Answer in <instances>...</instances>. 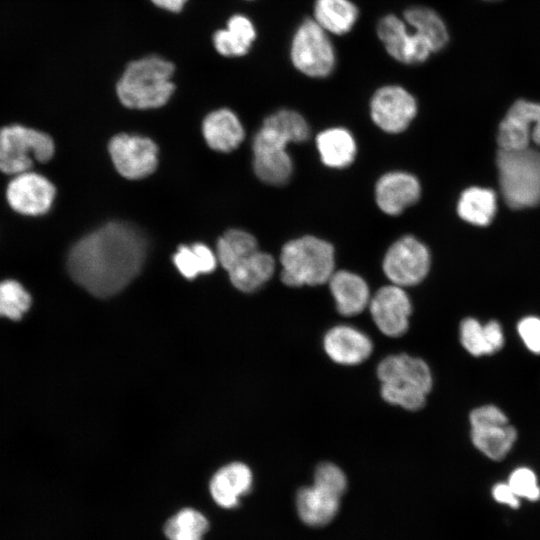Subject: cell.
<instances>
[{
    "instance_id": "6da1fadb",
    "label": "cell",
    "mask_w": 540,
    "mask_h": 540,
    "mask_svg": "<svg viewBox=\"0 0 540 540\" xmlns=\"http://www.w3.org/2000/svg\"><path fill=\"white\" fill-rule=\"evenodd\" d=\"M147 253L142 233L130 224L110 222L81 238L70 250L72 279L94 296L123 290L140 272Z\"/></svg>"
},
{
    "instance_id": "7a4b0ae2",
    "label": "cell",
    "mask_w": 540,
    "mask_h": 540,
    "mask_svg": "<svg viewBox=\"0 0 540 540\" xmlns=\"http://www.w3.org/2000/svg\"><path fill=\"white\" fill-rule=\"evenodd\" d=\"M173 73V63L159 56L132 61L117 83L119 100L130 109L161 107L174 92Z\"/></svg>"
},
{
    "instance_id": "3957f363",
    "label": "cell",
    "mask_w": 540,
    "mask_h": 540,
    "mask_svg": "<svg viewBox=\"0 0 540 540\" xmlns=\"http://www.w3.org/2000/svg\"><path fill=\"white\" fill-rule=\"evenodd\" d=\"M377 376L381 382L382 398L410 411L425 405L433 385L427 363L405 354L384 358L378 365Z\"/></svg>"
},
{
    "instance_id": "277c9868",
    "label": "cell",
    "mask_w": 540,
    "mask_h": 540,
    "mask_svg": "<svg viewBox=\"0 0 540 540\" xmlns=\"http://www.w3.org/2000/svg\"><path fill=\"white\" fill-rule=\"evenodd\" d=\"M280 263L281 280L285 285H321L334 273V248L315 236H303L283 246Z\"/></svg>"
},
{
    "instance_id": "5b68a950",
    "label": "cell",
    "mask_w": 540,
    "mask_h": 540,
    "mask_svg": "<svg viewBox=\"0 0 540 540\" xmlns=\"http://www.w3.org/2000/svg\"><path fill=\"white\" fill-rule=\"evenodd\" d=\"M499 186L506 204L524 209L540 204V152L531 147L499 149L496 157Z\"/></svg>"
},
{
    "instance_id": "8992f818",
    "label": "cell",
    "mask_w": 540,
    "mask_h": 540,
    "mask_svg": "<svg viewBox=\"0 0 540 540\" xmlns=\"http://www.w3.org/2000/svg\"><path fill=\"white\" fill-rule=\"evenodd\" d=\"M53 154L54 142L44 132L19 124L0 128V171L3 173L26 172L34 160L44 163Z\"/></svg>"
},
{
    "instance_id": "52a82bcc",
    "label": "cell",
    "mask_w": 540,
    "mask_h": 540,
    "mask_svg": "<svg viewBox=\"0 0 540 540\" xmlns=\"http://www.w3.org/2000/svg\"><path fill=\"white\" fill-rule=\"evenodd\" d=\"M328 34L313 18L299 24L291 40L290 59L300 73L325 78L333 72L336 53Z\"/></svg>"
},
{
    "instance_id": "ba28073f",
    "label": "cell",
    "mask_w": 540,
    "mask_h": 540,
    "mask_svg": "<svg viewBox=\"0 0 540 540\" xmlns=\"http://www.w3.org/2000/svg\"><path fill=\"white\" fill-rule=\"evenodd\" d=\"M382 267L392 284L400 287L413 286L428 274L430 254L421 241L413 236H404L389 247Z\"/></svg>"
},
{
    "instance_id": "9c48e42d",
    "label": "cell",
    "mask_w": 540,
    "mask_h": 540,
    "mask_svg": "<svg viewBox=\"0 0 540 540\" xmlns=\"http://www.w3.org/2000/svg\"><path fill=\"white\" fill-rule=\"evenodd\" d=\"M288 142L262 124L253 139V168L257 177L271 185H283L291 177L293 164L286 147Z\"/></svg>"
},
{
    "instance_id": "30bf717a",
    "label": "cell",
    "mask_w": 540,
    "mask_h": 540,
    "mask_svg": "<svg viewBox=\"0 0 540 540\" xmlns=\"http://www.w3.org/2000/svg\"><path fill=\"white\" fill-rule=\"evenodd\" d=\"M376 33L386 52L394 60L408 65L426 62L434 53L429 43L394 14L383 16Z\"/></svg>"
},
{
    "instance_id": "8fae6325",
    "label": "cell",
    "mask_w": 540,
    "mask_h": 540,
    "mask_svg": "<svg viewBox=\"0 0 540 540\" xmlns=\"http://www.w3.org/2000/svg\"><path fill=\"white\" fill-rule=\"evenodd\" d=\"M108 148L116 170L127 179H142L157 167L158 148L147 137L118 134L110 140Z\"/></svg>"
},
{
    "instance_id": "7c38bea8",
    "label": "cell",
    "mask_w": 540,
    "mask_h": 540,
    "mask_svg": "<svg viewBox=\"0 0 540 540\" xmlns=\"http://www.w3.org/2000/svg\"><path fill=\"white\" fill-rule=\"evenodd\" d=\"M416 113V99L405 88L398 85L378 88L370 101V115L373 122L388 133L404 131Z\"/></svg>"
},
{
    "instance_id": "4fadbf2b",
    "label": "cell",
    "mask_w": 540,
    "mask_h": 540,
    "mask_svg": "<svg viewBox=\"0 0 540 540\" xmlns=\"http://www.w3.org/2000/svg\"><path fill=\"white\" fill-rule=\"evenodd\" d=\"M540 144V103L515 101L500 122L497 143L501 150H519Z\"/></svg>"
},
{
    "instance_id": "5bb4252c",
    "label": "cell",
    "mask_w": 540,
    "mask_h": 540,
    "mask_svg": "<svg viewBox=\"0 0 540 540\" xmlns=\"http://www.w3.org/2000/svg\"><path fill=\"white\" fill-rule=\"evenodd\" d=\"M369 309L377 328L386 336L399 337L409 326L411 301L403 287H381L370 299Z\"/></svg>"
},
{
    "instance_id": "9a60e30c",
    "label": "cell",
    "mask_w": 540,
    "mask_h": 540,
    "mask_svg": "<svg viewBox=\"0 0 540 540\" xmlns=\"http://www.w3.org/2000/svg\"><path fill=\"white\" fill-rule=\"evenodd\" d=\"M55 194L54 185L46 177L29 171L17 174L6 190V198L11 208L31 216L48 212Z\"/></svg>"
},
{
    "instance_id": "2e32d148",
    "label": "cell",
    "mask_w": 540,
    "mask_h": 540,
    "mask_svg": "<svg viewBox=\"0 0 540 540\" xmlns=\"http://www.w3.org/2000/svg\"><path fill=\"white\" fill-rule=\"evenodd\" d=\"M420 195L421 186L418 179L402 171L384 174L375 186L376 203L388 215H399L416 203Z\"/></svg>"
},
{
    "instance_id": "e0dca14e",
    "label": "cell",
    "mask_w": 540,
    "mask_h": 540,
    "mask_svg": "<svg viewBox=\"0 0 540 540\" xmlns=\"http://www.w3.org/2000/svg\"><path fill=\"white\" fill-rule=\"evenodd\" d=\"M324 349L331 360L342 365H356L365 361L372 353L370 338L360 330L338 325L324 336Z\"/></svg>"
},
{
    "instance_id": "ac0fdd59",
    "label": "cell",
    "mask_w": 540,
    "mask_h": 540,
    "mask_svg": "<svg viewBox=\"0 0 540 540\" xmlns=\"http://www.w3.org/2000/svg\"><path fill=\"white\" fill-rule=\"evenodd\" d=\"M252 482L250 468L243 463L235 462L222 467L214 474L209 490L218 506L231 509L236 507L240 498L250 491Z\"/></svg>"
},
{
    "instance_id": "d6986e66",
    "label": "cell",
    "mask_w": 540,
    "mask_h": 540,
    "mask_svg": "<svg viewBox=\"0 0 540 540\" xmlns=\"http://www.w3.org/2000/svg\"><path fill=\"white\" fill-rule=\"evenodd\" d=\"M328 282L337 311L340 314L354 316L361 313L369 305V287L359 275L341 270L334 272Z\"/></svg>"
},
{
    "instance_id": "ffe728a7",
    "label": "cell",
    "mask_w": 540,
    "mask_h": 540,
    "mask_svg": "<svg viewBox=\"0 0 540 540\" xmlns=\"http://www.w3.org/2000/svg\"><path fill=\"white\" fill-rule=\"evenodd\" d=\"M296 510L300 520L311 527L330 523L339 511L340 497L315 485L302 487L296 494Z\"/></svg>"
},
{
    "instance_id": "44dd1931",
    "label": "cell",
    "mask_w": 540,
    "mask_h": 540,
    "mask_svg": "<svg viewBox=\"0 0 540 540\" xmlns=\"http://www.w3.org/2000/svg\"><path fill=\"white\" fill-rule=\"evenodd\" d=\"M202 131L210 148L226 153L235 150L245 135L238 117L226 108L209 113L203 121Z\"/></svg>"
},
{
    "instance_id": "7402d4cb",
    "label": "cell",
    "mask_w": 540,
    "mask_h": 540,
    "mask_svg": "<svg viewBox=\"0 0 540 540\" xmlns=\"http://www.w3.org/2000/svg\"><path fill=\"white\" fill-rule=\"evenodd\" d=\"M274 270V258L268 253L256 250L236 262L227 272L234 287L250 293L268 282Z\"/></svg>"
},
{
    "instance_id": "603a6c76",
    "label": "cell",
    "mask_w": 540,
    "mask_h": 540,
    "mask_svg": "<svg viewBox=\"0 0 540 540\" xmlns=\"http://www.w3.org/2000/svg\"><path fill=\"white\" fill-rule=\"evenodd\" d=\"M359 17L351 0H315L313 19L327 33L341 36L349 33Z\"/></svg>"
},
{
    "instance_id": "cb8c5ba5",
    "label": "cell",
    "mask_w": 540,
    "mask_h": 540,
    "mask_svg": "<svg viewBox=\"0 0 540 540\" xmlns=\"http://www.w3.org/2000/svg\"><path fill=\"white\" fill-rule=\"evenodd\" d=\"M316 145L321 161L331 168H345L356 156V142L344 128H329L318 134Z\"/></svg>"
},
{
    "instance_id": "d4e9b609",
    "label": "cell",
    "mask_w": 540,
    "mask_h": 540,
    "mask_svg": "<svg viewBox=\"0 0 540 540\" xmlns=\"http://www.w3.org/2000/svg\"><path fill=\"white\" fill-rule=\"evenodd\" d=\"M407 25L423 37L434 53L443 50L449 42V31L443 18L432 8L415 5L403 13Z\"/></svg>"
},
{
    "instance_id": "484cf974",
    "label": "cell",
    "mask_w": 540,
    "mask_h": 540,
    "mask_svg": "<svg viewBox=\"0 0 540 540\" xmlns=\"http://www.w3.org/2000/svg\"><path fill=\"white\" fill-rule=\"evenodd\" d=\"M256 38L252 21L244 15H233L226 29L215 32L213 42L216 50L223 56H243L250 50Z\"/></svg>"
},
{
    "instance_id": "4316f807",
    "label": "cell",
    "mask_w": 540,
    "mask_h": 540,
    "mask_svg": "<svg viewBox=\"0 0 540 540\" xmlns=\"http://www.w3.org/2000/svg\"><path fill=\"white\" fill-rule=\"evenodd\" d=\"M497 209V197L493 190L484 187H469L462 192L457 203V212L461 219L476 225L486 226L491 223Z\"/></svg>"
},
{
    "instance_id": "83f0119b",
    "label": "cell",
    "mask_w": 540,
    "mask_h": 540,
    "mask_svg": "<svg viewBox=\"0 0 540 540\" xmlns=\"http://www.w3.org/2000/svg\"><path fill=\"white\" fill-rule=\"evenodd\" d=\"M517 439L516 429L506 424H494L471 428L474 446L492 460H502Z\"/></svg>"
},
{
    "instance_id": "f1b7e54d",
    "label": "cell",
    "mask_w": 540,
    "mask_h": 540,
    "mask_svg": "<svg viewBox=\"0 0 540 540\" xmlns=\"http://www.w3.org/2000/svg\"><path fill=\"white\" fill-rule=\"evenodd\" d=\"M173 262L178 271L187 279L210 273L217 265L215 254L202 243L181 245L173 255Z\"/></svg>"
},
{
    "instance_id": "f546056e",
    "label": "cell",
    "mask_w": 540,
    "mask_h": 540,
    "mask_svg": "<svg viewBox=\"0 0 540 540\" xmlns=\"http://www.w3.org/2000/svg\"><path fill=\"white\" fill-rule=\"evenodd\" d=\"M209 521L200 511L184 508L172 515L164 525L168 540H203Z\"/></svg>"
},
{
    "instance_id": "4dcf8cb0",
    "label": "cell",
    "mask_w": 540,
    "mask_h": 540,
    "mask_svg": "<svg viewBox=\"0 0 540 540\" xmlns=\"http://www.w3.org/2000/svg\"><path fill=\"white\" fill-rule=\"evenodd\" d=\"M216 249L220 264L228 271L240 259L258 250V245L250 233L231 229L218 239Z\"/></svg>"
},
{
    "instance_id": "1f68e13d",
    "label": "cell",
    "mask_w": 540,
    "mask_h": 540,
    "mask_svg": "<svg viewBox=\"0 0 540 540\" xmlns=\"http://www.w3.org/2000/svg\"><path fill=\"white\" fill-rule=\"evenodd\" d=\"M288 143H300L308 139L310 130L301 114L289 109H281L269 115L263 122Z\"/></svg>"
},
{
    "instance_id": "d6a6232c",
    "label": "cell",
    "mask_w": 540,
    "mask_h": 540,
    "mask_svg": "<svg viewBox=\"0 0 540 540\" xmlns=\"http://www.w3.org/2000/svg\"><path fill=\"white\" fill-rule=\"evenodd\" d=\"M31 305V296L15 280L0 282V316L20 319Z\"/></svg>"
},
{
    "instance_id": "836d02e7",
    "label": "cell",
    "mask_w": 540,
    "mask_h": 540,
    "mask_svg": "<svg viewBox=\"0 0 540 540\" xmlns=\"http://www.w3.org/2000/svg\"><path fill=\"white\" fill-rule=\"evenodd\" d=\"M313 485L340 497L347 489V478L344 472L335 464L324 462L317 466Z\"/></svg>"
},
{
    "instance_id": "e575fe53",
    "label": "cell",
    "mask_w": 540,
    "mask_h": 540,
    "mask_svg": "<svg viewBox=\"0 0 540 540\" xmlns=\"http://www.w3.org/2000/svg\"><path fill=\"white\" fill-rule=\"evenodd\" d=\"M460 341L471 355L479 357L488 355L484 325L477 319L466 318L460 324Z\"/></svg>"
},
{
    "instance_id": "d590c367",
    "label": "cell",
    "mask_w": 540,
    "mask_h": 540,
    "mask_svg": "<svg viewBox=\"0 0 540 540\" xmlns=\"http://www.w3.org/2000/svg\"><path fill=\"white\" fill-rule=\"evenodd\" d=\"M508 484L519 498H526L530 501H536L540 498V487L536 475L527 467L515 469L509 477Z\"/></svg>"
},
{
    "instance_id": "8d00e7d4",
    "label": "cell",
    "mask_w": 540,
    "mask_h": 540,
    "mask_svg": "<svg viewBox=\"0 0 540 540\" xmlns=\"http://www.w3.org/2000/svg\"><path fill=\"white\" fill-rule=\"evenodd\" d=\"M517 331L528 350L540 354V318L536 316L522 318L517 325Z\"/></svg>"
},
{
    "instance_id": "74e56055",
    "label": "cell",
    "mask_w": 540,
    "mask_h": 540,
    "mask_svg": "<svg viewBox=\"0 0 540 540\" xmlns=\"http://www.w3.org/2000/svg\"><path fill=\"white\" fill-rule=\"evenodd\" d=\"M469 420L471 428L509 423L508 418L504 414V412L494 405H484L475 408L470 413Z\"/></svg>"
},
{
    "instance_id": "f35d334b",
    "label": "cell",
    "mask_w": 540,
    "mask_h": 540,
    "mask_svg": "<svg viewBox=\"0 0 540 540\" xmlns=\"http://www.w3.org/2000/svg\"><path fill=\"white\" fill-rule=\"evenodd\" d=\"M484 333L488 355L498 352L504 345L501 325L497 321L491 320L484 325Z\"/></svg>"
},
{
    "instance_id": "ab89813d",
    "label": "cell",
    "mask_w": 540,
    "mask_h": 540,
    "mask_svg": "<svg viewBox=\"0 0 540 540\" xmlns=\"http://www.w3.org/2000/svg\"><path fill=\"white\" fill-rule=\"evenodd\" d=\"M493 498L499 502L506 504L512 508L519 507V497L515 494L508 483H498L492 488Z\"/></svg>"
},
{
    "instance_id": "60d3db41",
    "label": "cell",
    "mask_w": 540,
    "mask_h": 540,
    "mask_svg": "<svg viewBox=\"0 0 540 540\" xmlns=\"http://www.w3.org/2000/svg\"><path fill=\"white\" fill-rule=\"evenodd\" d=\"M155 5L171 12H179L187 0H151Z\"/></svg>"
},
{
    "instance_id": "b9f144b4",
    "label": "cell",
    "mask_w": 540,
    "mask_h": 540,
    "mask_svg": "<svg viewBox=\"0 0 540 540\" xmlns=\"http://www.w3.org/2000/svg\"><path fill=\"white\" fill-rule=\"evenodd\" d=\"M483 1H490V2H492V1H497V0H483Z\"/></svg>"
}]
</instances>
